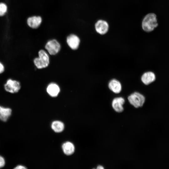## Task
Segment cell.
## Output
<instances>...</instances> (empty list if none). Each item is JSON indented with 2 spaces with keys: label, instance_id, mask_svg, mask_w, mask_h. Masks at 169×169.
Here are the masks:
<instances>
[{
  "label": "cell",
  "instance_id": "5bb4252c",
  "mask_svg": "<svg viewBox=\"0 0 169 169\" xmlns=\"http://www.w3.org/2000/svg\"><path fill=\"white\" fill-rule=\"evenodd\" d=\"M62 149L64 154L68 155L72 154L74 151V145L69 142L64 143L62 146Z\"/></svg>",
  "mask_w": 169,
  "mask_h": 169
},
{
  "label": "cell",
  "instance_id": "8992f818",
  "mask_svg": "<svg viewBox=\"0 0 169 169\" xmlns=\"http://www.w3.org/2000/svg\"><path fill=\"white\" fill-rule=\"evenodd\" d=\"M45 48L50 54L54 55L56 54L59 51L60 45L56 40L53 39L47 42L45 45Z\"/></svg>",
  "mask_w": 169,
  "mask_h": 169
},
{
  "label": "cell",
  "instance_id": "8fae6325",
  "mask_svg": "<svg viewBox=\"0 0 169 169\" xmlns=\"http://www.w3.org/2000/svg\"><path fill=\"white\" fill-rule=\"evenodd\" d=\"M42 19L39 16H33L28 18L27 20L28 26L33 28H38L41 24Z\"/></svg>",
  "mask_w": 169,
  "mask_h": 169
},
{
  "label": "cell",
  "instance_id": "ba28073f",
  "mask_svg": "<svg viewBox=\"0 0 169 169\" xmlns=\"http://www.w3.org/2000/svg\"><path fill=\"white\" fill-rule=\"evenodd\" d=\"M109 25L107 22L103 20L98 21L95 24V29L97 33L101 35L106 34L109 29Z\"/></svg>",
  "mask_w": 169,
  "mask_h": 169
},
{
  "label": "cell",
  "instance_id": "d6986e66",
  "mask_svg": "<svg viewBox=\"0 0 169 169\" xmlns=\"http://www.w3.org/2000/svg\"><path fill=\"white\" fill-rule=\"evenodd\" d=\"M26 168H27L25 166L21 165H18L14 168V169H26Z\"/></svg>",
  "mask_w": 169,
  "mask_h": 169
},
{
  "label": "cell",
  "instance_id": "9a60e30c",
  "mask_svg": "<svg viewBox=\"0 0 169 169\" xmlns=\"http://www.w3.org/2000/svg\"><path fill=\"white\" fill-rule=\"evenodd\" d=\"M51 127L55 132H60L64 130V125L62 122L59 121H55L52 123Z\"/></svg>",
  "mask_w": 169,
  "mask_h": 169
},
{
  "label": "cell",
  "instance_id": "e0dca14e",
  "mask_svg": "<svg viewBox=\"0 0 169 169\" xmlns=\"http://www.w3.org/2000/svg\"><path fill=\"white\" fill-rule=\"evenodd\" d=\"M5 165V160L4 158L0 156V168L3 167Z\"/></svg>",
  "mask_w": 169,
  "mask_h": 169
},
{
  "label": "cell",
  "instance_id": "5b68a950",
  "mask_svg": "<svg viewBox=\"0 0 169 169\" xmlns=\"http://www.w3.org/2000/svg\"><path fill=\"white\" fill-rule=\"evenodd\" d=\"M108 87L111 91L116 94H120L122 88L121 82L116 78H112L110 80L108 84Z\"/></svg>",
  "mask_w": 169,
  "mask_h": 169
},
{
  "label": "cell",
  "instance_id": "4fadbf2b",
  "mask_svg": "<svg viewBox=\"0 0 169 169\" xmlns=\"http://www.w3.org/2000/svg\"><path fill=\"white\" fill-rule=\"evenodd\" d=\"M47 91L49 94L52 97L57 96L60 91L59 86L54 83H51L48 86Z\"/></svg>",
  "mask_w": 169,
  "mask_h": 169
},
{
  "label": "cell",
  "instance_id": "9c48e42d",
  "mask_svg": "<svg viewBox=\"0 0 169 169\" xmlns=\"http://www.w3.org/2000/svg\"><path fill=\"white\" fill-rule=\"evenodd\" d=\"M156 79L154 73L151 71H148L143 73L141 77V80L144 84L147 85L153 82Z\"/></svg>",
  "mask_w": 169,
  "mask_h": 169
},
{
  "label": "cell",
  "instance_id": "277c9868",
  "mask_svg": "<svg viewBox=\"0 0 169 169\" xmlns=\"http://www.w3.org/2000/svg\"><path fill=\"white\" fill-rule=\"evenodd\" d=\"M5 90L7 92L14 93L18 92L21 88V85L19 82L8 79L4 85Z\"/></svg>",
  "mask_w": 169,
  "mask_h": 169
},
{
  "label": "cell",
  "instance_id": "ac0fdd59",
  "mask_svg": "<svg viewBox=\"0 0 169 169\" xmlns=\"http://www.w3.org/2000/svg\"><path fill=\"white\" fill-rule=\"evenodd\" d=\"M4 70V67L3 64L0 62V74L3 73Z\"/></svg>",
  "mask_w": 169,
  "mask_h": 169
},
{
  "label": "cell",
  "instance_id": "52a82bcc",
  "mask_svg": "<svg viewBox=\"0 0 169 169\" xmlns=\"http://www.w3.org/2000/svg\"><path fill=\"white\" fill-rule=\"evenodd\" d=\"M125 102L124 98L122 97H115L112 101V106L115 111L119 113L121 112L124 110L123 105Z\"/></svg>",
  "mask_w": 169,
  "mask_h": 169
},
{
  "label": "cell",
  "instance_id": "ffe728a7",
  "mask_svg": "<svg viewBox=\"0 0 169 169\" xmlns=\"http://www.w3.org/2000/svg\"><path fill=\"white\" fill-rule=\"evenodd\" d=\"M97 169H104V168L101 165H99L97 166Z\"/></svg>",
  "mask_w": 169,
  "mask_h": 169
},
{
  "label": "cell",
  "instance_id": "3957f363",
  "mask_svg": "<svg viewBox=\"0 0 169 169\" xmlns=\"http://www.w3.org/2000/svg\"><path fill=\"white\" fill-rule=\"evenodd\" d=\"M38 57L35 58L34 63L38 69H42L48 66L49 64V57L46 52L43 50H40L38 53Z\"/></svg>",
  "mask_w": 169,
  "mask_h": 169
},
{
  "label": "cell",
  "instance_id": "30bf717a",
  "mask_svg": "<svg viewBox=\"0 0 169 169\" xmlns=\"http://www.w3.org/2000/svg\"><path fill=\"white\" fill-rule=\"evenodd\" d=\"M66 41L68 45L71 49H76L78 48L80 41L77 36L71 34L67 37Z\"/></svg>",
  "mask_w": 169,
  "mask_h": 169
},
{
  "label": "cell",
  "instance_id": "6da1fadb",
  "mask_svg": "<svg viewBox=\"0 0 169 169\" xmlns=\"http://www.w3.org/2000/svg\"><path fill=\"white\" fill-rule=\"evenodd\" d=\"M157 25L156 16L155 14L152 13L146 15L142 21V29L147 32L152 31Z\"/></svg>",
  "mask_w": 169,
  "mask_h": 169
},
{
  "label": "cell",
  "instance_id": "2e32d148",
  "mask_svg": "<svg viewBox=\"0 0 169 169\" xmlns=\"http://www.w3.org/2000/svg\"><path fill=\"white\" fill-rule=\"evenodd\" d=\"M7 10V7L6 4L3 3H0V16L4 15Z\"/></svg>",
  "mask_w": 169,
  "mask_h": 169
},
{
  "label": "cell",
  "instance_id": "7c38bea8",
  "mask_svg": "<svg viewBox=\"0 0 169 169\" xmlns=\"http://www.w3.org/2000/svg\"><path fill=\"white\" fill-rule=\"evenodd\" d=\"M12 110L9 108H6L0 106V120L5 122L10 116Z\"/></svg>",
  "mask_w": 169,
  "mask_h": 169
},
{
  "label": "cell",
  "instance_id": "7a4b0ae2",
  "mask_svg": "<svg viewBox=\"0 0 169 169\" xmlns=\"http://www.w3.org/2000/svg\"><path fill=\"white\" fill-rule=\"evenodd\" d=\"M129 103L134 107L138 108L142 106L145 101L144 96L137 91L130 94L127 97Z\"/></svg>",
  "mask_w": 169,
  "mask_h": 169
}]
</instances>
